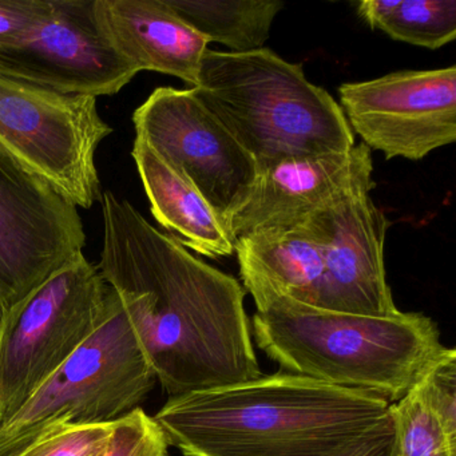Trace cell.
<instances>
[{
  "label": "cell",
  "instance_id": "obj_1",
  "mask_svg": "<svg viewBox=\"0 0 456 456\" xmlns=\"http://www.w3.org/2000/svg\"><path fill=\"white\" fill-rule=\"evenodd\" d=\"M101 202L98 269L169 397L260 378L241 284L191 255L113 191Z\"/></svg>",
  "mask_w": 456,
  "mask_h": 456
},
{
  "label": "cell",
  "instance_id": "obj_2",
  "mask_svg": "<svg viewBox=\"0 0 456 456\" xmlns=\"http://www.w3.org/2000/svg\"><path fill=\"white\" fill-rule=\"evenodd\" d=\"M153 419L185 456H336L391 420L381 397L284 370L169 397Z\"/></svg>",
  "mask_w": 456,
  "mask_h": 456
},
{
  "label": "cell",
  "instance_id": "obj_3",
  "mask_svg": "<svg viewBox=\"0 0 456 456\" xmlns=\"http://www.w3.org/2000/svg\"><path fill=\"white\" fill-rule=\"evenodd\" d=\"M258 348L284 372L340 388L402 399L442 356L434 320L399 311L364 316L279 297L253 317Z\"/></svg>",
  "mask_w": 456,
  "mask_h": 456
},
{
  "label": "cell",
  "instance_id": "obj_4",
  "mask_svg": "<svg viewBox=\"0 0 456 456\" xmlns=\"http://www.w3.org/2000/svg\"><path fill=\"white\" fill-rule=\"evenodd\" d=\"M194 92L258 170L311 154L344 153L354 134L330 93L306 78L303 66L271 49L250 53L208 49Z\"/></svg>",
  "mask_w": 456,
  "mask_h": 456
},
{
  "label": "cell",
  "instance_id": "obj_5",
  "mask_svg": "<svg viewBox=\"0 0 456 456\" xmlns=\"http://www.w3.org/2000/svg\"><path fill=\"white\" fill-rule=\"evenodd\" d=\"M113 292L81 256L0 322V427L98 330Z\"/></svg>",
  "mask_w": 456,
  "mask_h": 456
},
{
  "label": "cell",
  "instance_id": "obj_6",
  "mask_svg": "<svg viewBox=\"0 0 456 456\" xmlns=\"http://www.w3.org/2000/svg\"><path fill=\"white\" fill-rule=\"evenodd\" d=\"M111 133L95 97L0 78V151L82 209L102 199L95 154Z\"/></svg>",
  "mask_w": 456,
  "mask_h": 456
},
{
  "label": "cell",
  "instance_id": "obj_7",
  "mask_svg": "<svg viewBox=\"0 0 456 456\" xmlns=\"http://www.w3.org/2000/svg\"><path fill=\"white\" fill-rule=\"evenodd\" d=\"M156 381L116 295L98 330L4 427L114 423L140 408Z\"/></svg>",
  "mask_w": 456,
  "mask_h": 456
},
{
  "label": "cell",
  "instance_id": "obj_8",
  "mask_svg": "<svg viewBox=\"0 0 456 456\" xmlns=\"http://www.w3.org/2000/svg\"><path fill=\"white\" fill-rule=\"evenodd\" d=\"M78 207L0 151V322L84 256Z\"/></svg>",
  "mask_w": 456,
  "mask_h": 456
},
{
  "label": "cell",
  "instance_id": "obj_9",
  "mask_svg": "<svg viewBox=\"0 0 456 456\" xmlns=\"http://www.w3.org/2000/svg\"><path fill=\"white\" fill-rule=\"evenodd\" d=\"M135 137L180 170L229 231L257 181L255 159L194 89L159 87L133 114Z\"/></svg>",
  "mask_w": 456,
  "mask_h": 456
},
{
  "label": "cell",
  "instance_id": "obj_10",
  "mask_svg": "<svg viewBox=\"0 0 456 456\" xmlns=\"http://www.w3.org/2000/svg\"><path fill=\"white\" fill-rule=\"evenodd\" d=\"M340 108L368 149L420 161L456 140V66L404 70L338 87Z\"/></svg>",
  "mask_w": 456,
  "mask_h": 456
},
{
  "label": "cell",
  "instance_id": "obj_11",
  "mask_svg": "<svg viewBox=\"0 0 456 456\" xmlns=\"http://www.w3.org/2000/svg\"><path fill=\"white\" fill-rule=\"evenodd\" d=\"M316 216L324 237L317 308L364 316L397 314L384 264L389 221L370 191L352 194Z\"/></svg>",
  "mask_w": 456,
  "mask_h": 456
},
{
  "label": "cell",
  "instance_id": "obj_12",
  "mask_svg": "<svg viewBox=\"0 0 456 456\" xmlns=\"http://www.w3.org/2000/svg\"><path fill=\"white\" fill-rule=\"evenodd\" d=\"M372 156L364 143L344 153L274 162L258 170L249 199L229 223V233L237 241L263 229L301 223L352 194L372 193Z\"/></svg>",
  "mask_w": 456,
  "mask_h": 456
},
{
  "label": "cell",
  "instance_id": "obj_13",
  "mask_svg": "<svg viewBox=\"0 0 456 456\" xmlns=\"http://www.w3.org/2000/svg\"><path fill=\"white\" fill-rule=\"evenodd\" d=\"M95 20L117 53L138 73L156 71L194 87L208 41L167 0H94Z\"/></svg>",
  "mask_w": 456,
  "mask_h": 456
},
{
  "label": "cell",
  "instance_id": "obj_14",
  "mask_svg": "<svg viewBox=\"0 0 456 456\" xmlns=\"http://www.w3.org/2000/svg\"><path fill=\"white\" fill-rule=\"evenodd\" d=\"M324 237L316 213L285 228H269L236 241L240 276L256 308L285 297L319 306Z\"/></svg>",
  "mask_w": 456,
  "mask_h": 456
},
{
  "label": "cell",
  "instance_id": "obj_15",
  "mask_svg": "<svg viewBox=\"0 0 456 456\" xmlns=\"http://www.w3.org/2000/svg\"><path fill=\"white\" fill-rule=\"evenodd\" d=\"M132 156L151 215L167 234L204 257H228L236 252V241L220 216L180 170L140 137H135Z\"/></svg>",
  "mask_w": 456,
  "mask_h": 456
},
{
  "label": "cell",
  "instance_id": "obj_16",
  "mask_svg": "<svg viewBox=\"0 0 456 456\" xmlns=\"http://www.w3.org/2000/svg\"><path fill=\"white\" fill-rule=\"evenodd\" d=\"M167 4L201 34L208 44H220L231 53L264 49L272 26L284 9L280 0H167Z\"/></svg>",
  "mask_w": 456,
  "mask_h": 456
},
{
  "label": "cell",
  "instance_id": "obj_17",
  "mask_svg": "<svg viewBox=\"0 0 456 456\" xmlns=\"http://www.w3.org/2000/svg\"><path fill=\"white\" fill-rule=\"evenodd\" d=\"M359 17L389 38L439 49L456 38V0H362Z\"/></svg>",
  "mask_w": 456,
  "mask_h": 456
},
{
  "label": "cell",
  "instance_id": "obj_18",
  "mask_svg": "<svg viewBox=\"0 0 456 456\" xmlns=\"http://www.w3.org/2000/svg\"><path fill=\"white\" fill-rule=\"evenodd\" d=\"M394 456H456V436L443 426L418 384L389 404Z\"/></svg>",
  "mask_w": 456,
  "mask_h": 456
},
{
  "label": "cell",
  "instance_id": "obj_19",
  "mask_svg": "<svg viewBox=\"0 0 456 456\" xmlns=\"http://www.w3.org/2000/svg\"><path fill=\"white\" fill-rule=\"evenodd\" d=\"M114 423H54L42 429L17 456H105Z\"/></svg>",
  "mask_w": 456,
  "mask_h": 456
},
{
  "label": "cell",
  "instance_id": "obj_20",
  "mask_svg": "<svg viewBox=\"0 0 456 456\" xmlns=\"http://www.w3.org/2000/svg\"><path fill=\"white\" fill-rule=\"evenodd\" d=\"M105 456H170L169 444L153 416L140 407L116 421Z\"/></svg>",
  "mask_w": 456,
  "mask_h": 456
},
{
  "label": "cell",
  "instance_id": "obj_21",
  "mask_svg": "<svg viewBox=\"0 0 456 456\" xmlns=\"http://www.w3.org/2000/svg\"><path fill=\"white\" fill-rule=\"evenodd\" d=\"M419 388L444 428L456 436V352L445 348L442 356L419 380Z\"/></svg>",
  "mask_w": 456,
  "mask_h": 456
},
{
  "label": "cell",
  "instance_id": "obj_22",
  "mask_svg": "<svg viewBox=\"0 0 456 456\" xmlns=\"http://www.w3.org/2000/svg\"><path fill=\"white\" fill-rule=\"evenodd\" d=\"M53 0H0V45L30 38L52 12Z\"/></svg>",
  "mask_w": 456,
  "mask_h": 456
},
{
  "label": "cell",
  "instance_id": "obj_23",
  "mask_svg": "<svg viewBox=\"0 0 456 456\" xmlns=\"http://www.w3.org/2000/svg\"><path fill=\"white\" fill-rule=\"evenodd\" d=\"M336 456H394V428L391 420Z\"/></svg>",
  "mask_w": 456,
  "mask_h": 456
},
{
  "label": "cell",
  "instance_id": "obj_24",
  "mask_svg": "<svg viewBox=\"0 0 456 456\" xmlns=\"http://www.w3.org/2000/svg\"><path fill=\"white\" fill-rule=\"evenodd\" d=\"M46 427L39 426L33 428L0 427V456H17Z\"/></svg>",
  "mask_w": 456,
  "mask_h": 456
}]
</instances>
